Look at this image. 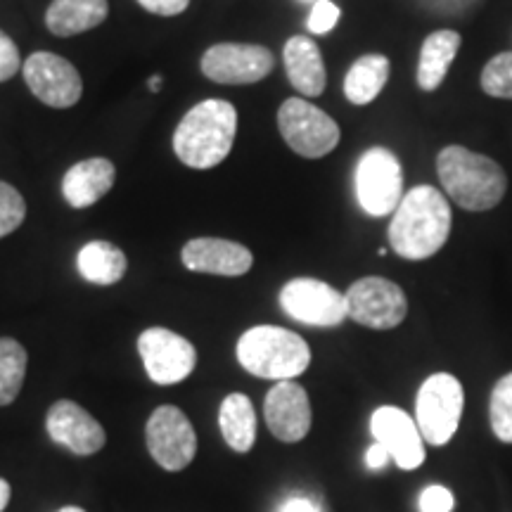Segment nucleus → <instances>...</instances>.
Wrapping results in <instances>:
<instances>
[{"mask_svg": "<svg viewBox=\"0 0 512 512\" xmlns=\"http://www.w3.org/2000/svg\"><path fill=\"white\" fill-rule=\"evenodd\" d=\"M162 83H164L162 76H152V79H150V91L157 93L159 88H162Z\"/></svg>", "mask_w": 512, "mask_h": 512, "instance_id": "obj_36", "label": "nucleus"}, {"mask_svg": "<svg viewBox=\"0 0 512 512\" xmlns=\"http://www.w3.org/2000/svg\"><path fill=\"white\" fill-rule=\"evenodd\" d=\"M489 420L496 437L512 444V373L503 375L491 392Z\"/></svg>", "mask_w": 512, "mask_h": 512, "instance_id": "obj_26", "label": "nucleus"}, {"mask_svg": "<svg viewBox=\"0 0 512 512\" xmlns=\"http://www.w3.org/2000/svg\"><path fill=\"white\" fill-rule=\"evenodd\" d=\"M29 91L43 105L55 110L74 107L83 95V81L76 67L55 53H34L22 67Z\"/></svg>", "mask_w": 512, "mask_h": 512, "instance_id": "obj_13", "label": "nucleus"}, {"mask_svg": "<svg viewBox=\"0 0 512 512\" xmlns=\"http://www.w3.org/2000/svg\"><path fill=\"white\" fill-rule=\"evenodd\" d=\"M347 316L373 330H392L408 316V299L392 280L380 275L356 280L347 294Z\"/></svg>", "mask_w": 512, "mask_h": 512, "instance_id": "obj_8", "label": "nucleus"}, {"mask_svg": "<svg viewBox=\"0 0 512 512\" xmlns=\"http://www.w3.org/2000/svg\"><path fill=\"white\" fill-rule=\"evenodd\" d=\"M107 15V0H53L46 12V27L50 34L69 38L100 27Z\"/></svg>", "mask_w": 512, "mask_h": 512, "instance_id": "obj_20", "label": "nucleus"}, {"mask_svg": "<svg viewBox=\"0 0 512 512\" xmlns=\"http://www.w3.org/2000/svg\"><path fill=\"white\" fill-rule=\"evenodd\" d=\"M264 418L275 439L285 444H297L311 430V401L302 384L294 380L275 382L266 394Z\"/></svg>", "mask_w": 512, "mask_h": 512, "instance_id": "obj_14", "label": "nucleus"}, {"mask_svg": "<svg viewBox=\"0 0 512 512\" xmlns=\"http://www.w3.org/2000/svg\"><path fill=\"white\" fill-rule=\"evenodd\" d=\"M451 235V207L432 185H418L403 195L389 223V245L401 259L425 261Z\"/></svg>", "mask_w": 512, "mask_h": 512, "instance_id": "obj_1", "label": "nucleus"}, {"mask_svg": "<svg viewBox=\"0 0 512 512\" xmlns=\"http://www.w3.org/2000/svg\"><path fill=\"white\" fill-rule=\"evenodd\" d=\"M238 361L249 375L285 382L309 368L311 349L297 332L278 325H256L238 339Z\"/></svg>", "mask_w": 512, "mask_h": 512, "instance_id": "obj_4", "label": "nucleus"}, {"mask_svg": "<svg viewBox=\"0 0 512 512\" xmlns=\"http://www.w3.org/2000/svg\"><path fill=\"white\" fill-rule=\"evenodd\" d=\"M183 266L195 273L223 275V278H238L249 273L254 256L245 245L221 238H195L183 247Z\"/></svg>", "mask_w": 512, "mask_h": 512, "instance_id": "obj_17", "label": "nucleus"}, {"mask_svg": "<svg viewBox=\"0 0 512 512\" xmlns=\"http://www.w3.org/2000/svg\"><path fill=\"white\" fill-rule=\"evenodd\" d=\"M10 496H12V489H10V484L5 482L3 477H0V512H3L5 508H8V503H10Z\"/></svg>", "mask_w": 512, "mask_h": 512, "instance_id": "obj_35", "label": "nucleus"}, {"mask_svg": "<svg viewBox=\"0 0 512 512\" xmlns=\"http://www.w3.org/2000/svg\"><path fill=\"white\" fill-rule=\"evenodd\" d=\"M147 451L166 472H181L197 453V434L181 408L159 406L145 427Z\"/></svg>", "mask_w": 512, "mask_h": 512, "instance_id": "obj_9", "label": "nucleus"}, {"mask_svg": "<svg viewBox=\"0 0 512 512\" xmlns=\"http://www.w3.org/2000/svg\"><path fill=\"white\" fill-rule=\"evenodd\" d=\"M27 349L17 339L0 337V406H10L27 377Z\"/></svg>", "mask_w": 512, "mask_h": 512, "instance_id": "obj_25", "label": "nucleus"}, {"mask_svg": "<svg viewBox=\"0 0 512 512\" xmlns=\"http://www.w3.org/2000/svg\"><path fill=\"white\" fill-rule=\"evenodd\" d=\"M138 351L150 380L162 387L188 380L197 366V351L183 335L150 328L138 337Z\"/></svg>", "mask_w": 512, "mask_h": 512, "instance_id": "obj_12", "label": "nucleus"}, {"mask_svg": "<svg viewBox=\"0 0 512 512\" xmlns=\"http://www.w3.org/2000/svg\"><path fill=\"white\" fill-rule=\"evenodd\" d=\"M389 72H392V64L380 53L358 57L351 64L347 79H344V95H347L351 105H370L382 93V88L387 86Z\"/></svg>", "mask_w": 512, "mask_h": 512, "instance_id": "obj_24", "label": "nucleus"}, {"mask_svg": "<svg viewBox=\"0 0 512 512\" xmlns=\"http://www.w3.org/2000/svg\"><path fill=\"white\" fill-rule=\"evenodd\" d=\"M299 3H309V5H316L318 0H299Z\"/></svg>", "mask_w": 512, "mask_h": 512, "instance_id": "obj_38", "label": "nucleus"}, {"mask_svg": "<svg viewBox=\"0 0 512 512\" xmlns=\"http://www.w3.org/2000/svg\"><path fill=\"white\" fill-rule=\"evenodd\" d=\"M465 406V392L458 377L437 373L422 382L415 401V422L422 439L432 446H444L458 432Z\"/></svg>", "mask_w": 512, "mask_h": 512, "instance_id": "obj_5", "label": "nucleus"}, {"mask_svg": "<svg viewBox=\"0 0 512 512\" xmlns=\"http://www.w3.org/2000/svg\"><path fill=\"white\" fill-rule=\"evenodd\" d=\"M76 268H79L83 280L107 287L117 285L124 278L128 261L117 245L107 240H93L81 247L79 256H76Z\"/></svg>", "mask_w": 512, "mask_h": 512, "instance_id": "obj_22", "label": "nucleus"}, {"mask_svg": "<svg viewBox=\"0 0 512 512\" xmlns=\"http://www.w3.org/2000/svg\"><path fill=\"white\" fill-rule=\"evenodd\" d=\"M46 430L55 444L67 448L74 456H95L105 446L107 434L102 425L79 403L62 399L50 406Z\"/></svg>", "mask_w": 512, "mask_h": 512, "instance_id": "obj_16", "label": "nucleus"}, {"mask_svg": "<svg viewBox=\"0 0 512 512\" xmlns=\"http://www.w3.org/2000/svg\"><path fill=\"white\" fill-rule=\"evenodd\" d=\"M456 498L444 486H427L420 496V512H451Z\"/></svg>", "mask_w": 512, "mask_h": 512, "instance_id": "obj_31", "label": "nucleus"}, {"mask_svg": "<svg viewBox=\"0 0 512 512\" xmlns=\"http://www.w3.org/2000/svg\"><path fill=\"white\" fill-rule=\"evenodd\" d=\"M460 43H463V38L453 29H439L425 38L418 62V86L422 91H437L444 83L448 67L456 60Z\"/></svg>", "mask_w": 512, "mask_h": 512, "instance_id": "obj_21", "label": "nucleus"}, {"mask_svg": "<svg viewBox=\"0 0 512 512\" xmlns=\"http://www.w3.org/2000/svg\"><path fill=\"white\" fill-rule=\"evenodd\" d=\"M437 174L446 195L465 211L494 209L508 190L501 164L463 145H446L439 152Z\"/></svg>", "mask_w": 512, "mask_h": 512, "instance_id": "obj_3", "label": "nucleus"}, {"mask_svg": "<svg viewBox=\"0 0 512 512\" xmlns=\"http://www.w3.org/2000/svg\"><path fill=\"white\" fill-rule=\"evenodd\" d=\"M287 79L306 98H318L325 91L328 74L320 48L309 36H292L283 50Z\"/></svg>", "mask_w": 512, "mask_h": 512, "instance_id": "obj_19", "label": "nucleus"}, {"mask_svg": "<svg viewBox=\"0 0 512 512\" xmlns=\"http://www.w3.org/2000/svg\"><path fill=\"white\" fill-rule=\"evenodd\" d=\"M389 460H392V456H389V451L387 448H384L382 444H375L368 448V453H366V465L370 467V470H382L384 465L389 463Z\"/></svg>", "mask_w": 512, "mask_h": 512, "instance_id": "obj_34", "label": "nucleus"}, {"mask_svg": "<svg viewBox=\"0 0 512 512\" xmlns=\"http://www.w3.org/2000/svg\"><path fill=\"white\" fill-rule=\"evenodd\" d=\"M114 178H117V169H114L110 159H83V162L74 164L72 169L64 174L62 195L69 207L88 209L93 207V204H98L102 197L112 190Z\"/></svg>", "mask_w": 512, "mask_h": 512, "instance_id": "obj_18", "label": "nucleus"}, {"mask_svg": "<svg viewBox=\"0 0 512 512\" xmlns=\"http://www.w3.org/2000/svg\"><path fill=\"white\" fill-rule=\"evenodd\" d=\"M57 512H86V510L76 508V505H64V508H60Z\"/></svg>", "mask_w": 512, "mask_h": 512, "instance_id": "obj_37", "label": "nucleus"}, {"mask_svg": "<svg viewBox=\"0 0 512 512\" xmlns=\"http://www.w3.org/2000/svg\"><path fill=\"white\" fill-rule=\"evenodd\" d=\"M287 316L313 328H337L347 320V299L335 287L316 278H294L280 290Z\"/></svg>", "mask_w": 512, "mask_h": 512, "instance_id": "obj_10", "label": "nucleus"}, {"mask_svg": "<svg viewBox=\"0 0 512 512\" xmlns=\"http://www.w3.org/2000/svg\"><path fill=\"white\" fill-rule=\"evenodd\" d=\"M339 15H342V12H339L335 3H330V0H318L311 8L309 19H306V29L316 36L330 34V31L337 27Z\"/></svg>", "mask_w": 512, "mask_h": 512, "instance_id": "obj_29", "label": "nucleus"}, {"mask_svg": "<svg viewBox=\"0 0 512 512\" xmlns=\"http://www.w3.org/2000/svg\"><path fill=\"white\" fill-rule=\"evenodd\" d=\"M356 200L370 216L394 214L403 200L401 162L387 147H370L356 164Z\"/></svg>", "mask_w": 512, "mask_h": 512, "instance_id": "obj_6", "label": "nucleus"}, {"mask_svg": "<svg viewBox=\"0 0 512 512\" xmlns=\"http://www.w3.org/2000/svg\"><path fill=\"white\" fill-rule=\"evenodd\" d=\"M19 67H22V60H19L15 41L5 31H0V83L10 81L19 72Z\"/></svg>", "mask_w": 512, "mask_h": 512, "instance_id": "obj_30", "label": "nucleus"}, {"mask_svg": "<svg viewBox=\"0 0 512 512\" xmlns=\"http://www.w3.org/2000/svg\"><path fill=\"white\" fill-rule=\"evenodd\" d=\"M27 219V202L17 188L0 181V238L15 233Z\"/></svg>", "mask_w": 512, "mask_h": 512, "instance_id": "obj_28", "label": "nucleus"}, {"mask_svg": "<svg viewBox=\"0 0 512 512\" xmlns=\"http://www.w3.org/2000/svg\"><path fill=\"white\" fill-rule=\"evenodd\" d=\"M202 74L223 86L259 83L273 72L275 57L264 46L252 43H216L202 55Z\"/></svg>", "mask_w": 512, "mask_h": 512, "instance_id": "obj_11", "label": "nucleus"}, {"mask_svg": "<svg viewBox=\"0 0 512 512\" xmlns=\"http://www.w3.org/2000/svg\"><path fill=\"white\" fill-rule=\"evenodd\" d=\"M278 128L290 150L306 159L330 155L342 138L337 121L302 98L283 102L278 110Z\"/></svg>", "mask_w": 512, "mask_h": 512, "instance_id": "obj_7", "label": "nucleus"}, {"mask_svg": "<svg viewBox=\"0 0 512 512\" xmlns=\"http://www.w3.org/2000/svg\"><path fill=\"white\" fill-rule=\"evenodd\" d=\"M140 5L147 12H152V15H159V17H176L181 15V12L188 10L190 0H138Z\"/></svg>", "mask_w": 512, "mask_h": 512, "instance_id": "obj_32", "label": "nucleus"}, {"mask_svg": "<svg viewBox=\"0 0 512 512\" xmlns=\"http://www.w3.org/2000/svg\"><path fill=\"white\" fill-rule=\"evenodd\" d=\"M278 512H323L320 505L309 496H290L285 498Z\"/></svg>", "mask_w": 512, "mask_h": 512, "instance_id": "obj_33", "label": "nucleus"}, {"mask_svg": "<svg viewBox=\"0 0 512 512\" xmlns=\"http://www.w3.org/2000/svg\"><path fill=\"white\" fill-rule=\"evenodd\" d=\"M238 133V110L228 100H204L181 119L174 152L190 169H214L226 162Z\"/></svg>", "mask_w": 512, "mask_h": 512, "instance_id": "obj_2", "label": "nucleus"}, {"mask_svg": "<svg viewBox=\"0 0 512 512\" xmlns=\"http://www.w3.org/2000/svg\"><path fill=\"white\" fill-rule=\"evenodd\" d=\"M370 432L377 444L389 451V456L401 470H415L425 463V439L418 422L396 406L377 408L370 418Z\"/></svg>", "mask_w": 512, "mask_h": 512, "instance_id": "obj_15", "label": "nucleus"}, {"mask_svg": "<svg viewBox=\"0 0 512 512\" xmlns=\"http://www.w3.org/2000/svg\"><path fill=\"white\" fill-rule=\"evenodd\" d=\"M219 427L226 444L235 453H249L256 441V411L249 396L235 392L223 399L219 408Z\"/></svg>", "mask_w": 512, "mask_h": 512, "instance_id": "obj_23", "label": "nucleus"}, {"mask_svg": "<svg viewBox=\"0 0 512 512\" xmlns=\"http://www.w3.org/2000/svg\"><path fill=\"white\" fill-rule=\"evenodd\" d=\"M482 91L491 98L512 100V50L498 53L484 64Z\"/></svg>", "mask_w": 512, "mask_h": 512, "instance_id": "obj_27", "label": "nucleus"}]
</instances>
